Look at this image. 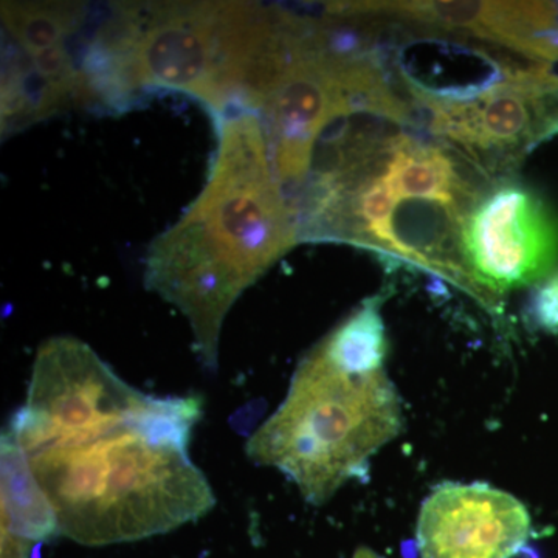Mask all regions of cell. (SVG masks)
<instances>
[{
	"mask_svg": "<svg viewBox=\"0 0 558 558\" xmlns=\"http://www.w3.org/2000/svg\"><path fill=\"white\" fill-rule=\"evenodd\" d=\"M296 194L300 242L369 248L461 277L462 223L488 174L464 150L379 117L330 124Z\"/></svg>",
	"mask_w": 558,
	"mask_h": 558,
	"instance_id": "1",
	"label": "cell"
},
{
	"mask_svg": "<svg viewBox=\"0 0 558 558\" xmlns=\"http://www.w3.org/2000/svg\"><path fill=\"white\" fill-rule=\"evenodd\" d=\"M196 398H153L134 417L27 457L60 534L87 546L135 542L207 515L216 497L189 454Z\"/></svg>",
	"mask_w": 558,
	"mask_h": 558,
	"instance_id": "4",
	"label": "cell"
},
{
	"mask_svg": "<svg viewBox=\"0 0 558 558\" xmlns=\"http://www.w3.org/2000/svg\"><path fill=\"white\" fill-rule=\"evenodd\" d=\"M89 16L84 3H2L3 135L83 106L81 53Z\"/></svg>",
	"mask_w": 558,
	"mask_h": 558,
	"instance_id": "9",
	"label": "cell"
},
{
	"mask_svg": "<svg viewBox=\"0 0 558 558\" xmlns=\"http://www.w3.org/2000/svg\"><path fill=\"white\" fill-rule=\"evenodd\" d=\"M2 526L27 542L60 534L49 498L33 475L24 451L7 433L2 436Z\"/></svg>",
	"mask_w": 558,
	"mask_h": 558,
	"instance_id": "13",
	"label": "cell"
},
{
	"mask_svg": "<svg viewBox=\"0 0 558 558\" xmlns=\"http://www.w3.org/2000/svg\"><path fill=\"white\" fill-rule=\"evenodd\" d=\"M105 360L75 337L40 344L24 407L7 435L27 457L128 421L149 405Z\"/></svg>",
	"mask_w": 558,
	"mask_h": 558,
	"instance_id": "7",
	"label": "cell"
},
{
	"mask_svg": "<svg viewBox=\"0 0 558 558\" xmlns=\"http://www.w3.org/2000/svg\"><path fill=\"white\" fill-rule=\"evenodd\" d=\"M409 97L417 126L464 150L495 178L558 135V76L550 65L512 61L508 78L468 100Z\"/></svg>",
	"mask_w": 558,
	"mask_h": 558,
	"instance_id": "6",
	"label": "cell"
},
{
	"mask_svg": "<svg viewBox=\"0 0 558 558\" xmlns=\"http://www.w3.org/2000/svg\"><path fill=\"white\" fill-rule=\"evenodd\" d=\"M296 16L290 60L259 117L275 174L284 189L299 193L322 135L336 121L359 113L352 87L366 57H348L333 49L317 16Z\"/></svg>",
	"mask_w": 558,
	"mask_h": 558,
	"instance_id": "8",
	"label": "cell"
},
{
	"mask_svg": "<svg viewBox=\"0 0 558 558\" xmlns=\"http://www.w3.org/2000/svg\"><path fill=\"white\" fill-rule=\"evenodd\" d=\"M290 11L248 2H128L92 10L84 106L130 109L140 95L196 98L215 120L260 106L284 70Z\"/></svg>",
	"mask_w": 558,
	"mask_h": 558,
	"instance_id": "2",
	"label": "cell"
},
{
	"mask_svg": "<svg viewBox=\"0 0 558 558\" xmlns=\"http://www.w3.org/2000/svg\"><path fill=\"white\" fill-rule=\"evenodd\" d=\"M354 558H385L379 556V554L374 553L373 549L369 548H360L357 553L354 554Z\"/></svg>",
	"mask_w": 558,
	"mask_h": 558,
	"instance_id": "15",
	"label": "cell"
},
{
	"mask_svg": "<svg viewBox=\"0 0 558 558\" xmlns=\"http://www.w3.org/2000/svg\"><path fill=\"white\" fill-rule=\"evenodd\" d=\"M216 121L207 185L145 259L146 289L189 319L211 371L233 304L300 242L299 215L275 174L259 113L231 110Z\"/></svg>",
	"mask_w": 558,
	"mask_h": 558,
	"instance_id": "3",
	"label": "cell"
},
{
	"mask_svg": "<svg viewBox=\"0 0 558 558\" xmlns=\"http://www.w3.org/2000/svg\"><path fill=\"white\" fill-rule=\"evenodd\" d=\"M526 506L484 483L440 484L417 519L421 558H517L527 550Z\"/></svg>",
	"mask_w": 558,
	"mask_h": 558,
	"instance_id": "11",
	"label": "cell"
},
{
	"mask_svg": "<svg viewBox=\"0 0 558 558\" xmlns=\"http://www.w3.org/2000/svg\"><path fill=\"white\" fill-rule=\"evenodd\" d=\"M529 317L539 329L558 333V270L535 289L529 301Z\"/></svg>",
	"mask_w": 558,
	"mask_h": 558,
	"instance_id": "14",
	"label": "cell"
},
{
	"mask_svg": "<svg viewBox=\"0 0 558 558\" xmlns=\"http://www.w3.org/2000/svg\"><path fill=\"white\" fill-rule=\"evenodd\" d=\"M465 277L512 290L548 278L558 264V215L538 191L501 175L488 183L462 223Z\"/></svg>",
	"mask_w": 558,
	"mask_h": 558,
	"instance_id": "10",
	"label": "cell"
},
{
	"mask_svg": "<svg viewBox=\"0 0 558 558\" xmlns=\"http://www.w3.org/2000/svg\"><path fill=\"white\" fill-rule=\"evenodd\" d=\"M402 427L395 385L384 369L363 371L315 344L293 373L288 396L248 439V458L278 469L319 506Z\"/></svg>",
	"mask_w": 558,
	"mask_h": 558,
	"instance_id": "5",
	"label": "cell"
},
{
	"mask_svg": "<svg viewBox=\"0 0 558 558\" xmlns=\"http://www.w3.org/2000/svg\"><path fill=\"white\" fill-rule=\"evenodd\" d=\"M352 9L425 32L472 36L524 60L558 62V3L553 2H351Z\"/></svg>",
	"mask_w": 558,
	"mask_h": 558,
	"instance_id": "12",
	"label": "cell"
}]
</instances>
